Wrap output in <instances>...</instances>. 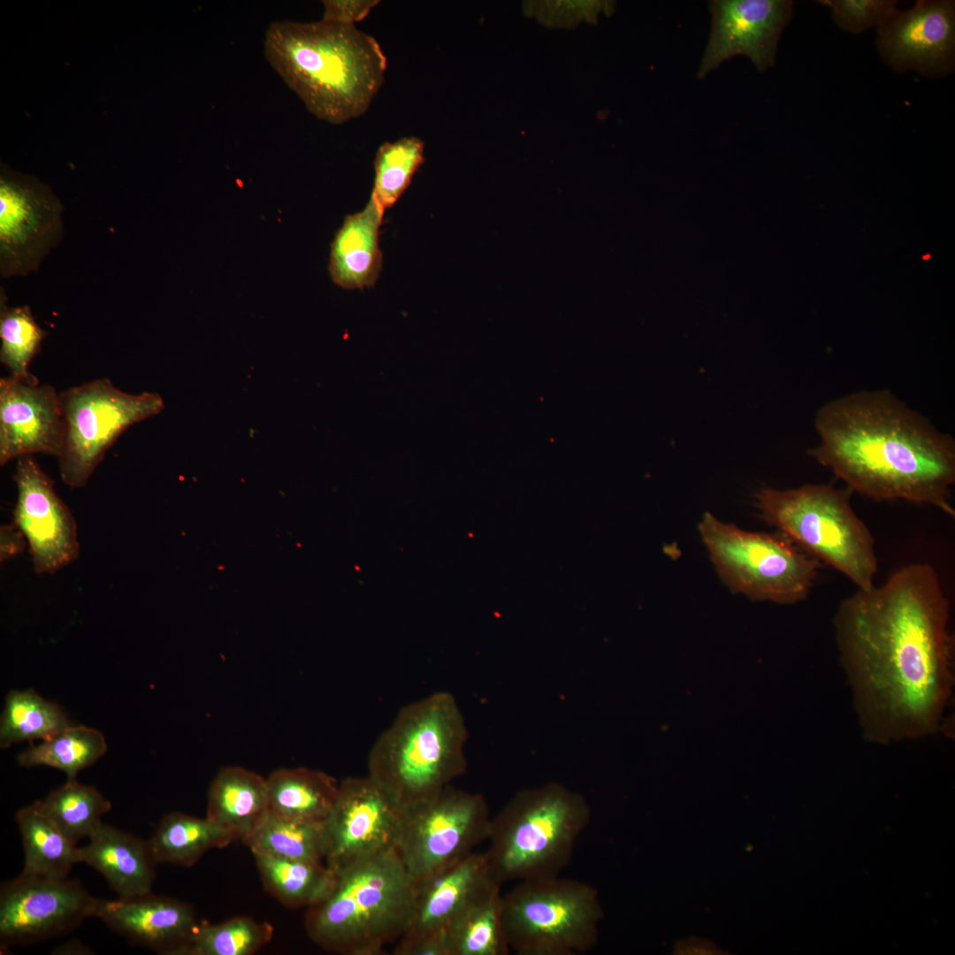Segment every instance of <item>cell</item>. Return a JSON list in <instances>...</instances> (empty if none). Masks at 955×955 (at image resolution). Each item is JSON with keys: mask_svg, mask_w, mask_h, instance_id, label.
I'll return each mask as SVG.
<instances>
[{"mask_svg": "<svg viewBox=\"0 0 955 955\" xmlns=\"http://www.w3.org/2000/svg\"><path fill=\"white\" fill-rule=\"evenodd\" d=\"M950 616L939 575L923 562L841 601L835 639L866 740H918L944 728L954 686Z\"/></svg>", "mask_w": 955, "mask_h": 955, "instance_id": "1", "label": "cell"}, {"mask_svg": "<svg viewBox=\"0 0 955 955\" xmlns=\"http://www.w3.org/2000/svg\"><path fill=\"white\" fill-rule=\"evenodd\" d=\"M819 445L810 455L875 501L928 504L955 516V443L888 390L833 400L816 413Z\"/></svg>", "mask_w": 955, "mask_h": 955, "instance_id": "2", "label": "cell"}, {"mask_svg": "<svg viewBox=\"0 0 955 955\" xmlns=\"http://www.w3.org/2000/svg\"><path fill=\"white\" fill-rule=\"evenodd\" d=\"M264 55L317 118L340 125L365 113L381 88L386 57L355 25L279 20L269 25Z\"/></svg>", "mask_w": 955, "mask_h": 955, "instance_id": "3", "label": "cell"}, {"mask_svg": "<svg viewBox=\"0 0 955 955\" xmlns=\"http://www.w3.org/2000/svg\"><path fill=\"white\" fill-rule=\"evenodd\" d=\"M468 731L455 697L432 692L403 707L373 744L368 775L402 809L441 791L467 768Z\"/></svg>", "mask_w": 955, "mask_h": 955, "instance_id": "4", "label": "cell"}, {"mask_svg": "<svg viewBox=\"0 0 955 955\" xmlns=\"http://www.w3.org/2000/svg\"><path fill=\"white\" fill-rule=\"evenodd\" d=\"M413 901L414 878L391 851L336 872L329 895L307 908L305 929L327 951L378 955L405 934Z\"/></svg>", "mask_w": 955, "mask_h": 955, "instance_id": "5", "label": "cell"}, {"mask_svg": "<svg viewBox=\"0 0 955 955\" xmlns=\"http://www.w3.org/2000/svg\"><path fill=\"white\" fill-rule=\"evenodd\" d=\"M591 808L554 782L517 791L492 816L485 852L493 877L509 882L559 875L587 829Z\"/></svg>", "mask_w": 955, "mask_h": 955, "instance_id": "6", "label": "cell"}, {"mask_svg": "<svg viewBox=\"0 0 955 955\" xmlns=\"http://www.w3.org/2000/svg\"><path fill=\"white\" fill-rule=\"evenodd\" d=\"M852 493L830 484L762 488L755 506L768 524L805 553L868 590L878 569L875 542L851 505Z\"/></svg>", "mask_w": 955, "mask_h": 955, "instance_id": "7", "label": "cell"}, {"mask_svg": "<svg viewBox=\"0 0 955 955\" xmlns=\"http://www.w3.org/2000/svg\"><path fill=\"white\" fill-rule=\"evenodd\" d=\"M603 917L593 886L560 875L516 882L501 895L504 936L517 955L586 953Z\"/></svg>", "mask_w": 955, "mask_h": 955, "instance_id": "8", "label": "cell"}, {"mask_svg": "<svg viewBox=\"0 0 955 955\" xmlns=\"http://www.w3.org/2000/svg\"><path fill=\"white\" fill-rule=\"evenodd\" d=\"M702 540L722 581L753 600L791 604L807 598L821 563L782 534L751 532L706 514Z\"/></svg>", "mask_w": 955, "mask_h": 955, "instance_id": "9", "label": "cell"}, {"mask_svg": "<svg viewBox=\"0 0 955 955\" xmlns=\"http://www.w3.org/2000/svg\"><path fill=\"white\" fill-rule=\"evenodd\" d=\"M64 440L57 457L60 477L71 488L85 486L106 452L132 425L163 411L157 393H129L102 378L59 393Z\"/></svg>", "mask_w": 955, "mask_h": 955, "instance_id": "10", "label": "cell"}, {"mask_svg": "<svg viewBox=\"0 0 955 955\" xmlns=\"http://www.w3.org/2000/svg\"><path fill=\"white\" fill-rule=\"evenodd\" d=\"M492 815L485 798L450 785L403 810L395 852L414 879L455 863L487 840Z\"/></svg>", "mask_w": 955, "mask_h": 955, "instance_id": "11", "label": "cell"}, {"mask_svg": "<svg viewBox=\"0 0 955 955\" xmlns=\"http://www.w3.org/2000/svg\"><path fill=\"white\" fill-rule=\"evenodd\" d=\"M99 902L79 880L20 873L0 888L1 951L74 930L96 917Z\"/></svg>", "mask_w": 955, "mask_h": 955, "instance_id": "12", "label": "cell"}, {"mask_svg": "<svg viewBox=\"0 0 955 955\" xmlns=\"http://www.w3.org/2000/svg\"><path fill=\"white\" fill-rule=\"evenodd\" d=\"M403 810L368 775L339 782L325 820V864L335 873L395 851Z\"/></svg>", "mask_w": 955, "mask_h": 955, "instance_id": "13", "label": "cell"}, {"mask_svg": "<svg viewBox=\"0 0 955 955\" xmlns=\"http://www.w3.org/2000/svg\"><path fill=\"white\" fill-rule=\"evenodd\" d=\"M13 480V523L27 539L34 572L53 575L79 558L76 520L33 455L16 459Z\"/></svg>", "mask_w": 955, "mask_h": 955, "instance_id": "14", "label": "cell"}, {"mask_svg": "<svg viewBox=\"0 0 955 955\" xmlns=\"http://www.w3.org/2000/svg\"><path fill=\"white\" fill-rule=\"evenodd\" d=\"M61 202L47 190L4 176L0 182V273L35 271L64 234Z\"/></svg>", "mask_w": 955, "mask_h": 955, "instance_id": "15", "label": "cell"}, {"mask_svg": "<svg viewBox=\"0 0 955 955\" xmlns=\"http://www.w3.org/2000/svg\"><path fill=\"white\" fill-rule=\"evenodd\" d=\"M875 44L882 61L898 73L914 71L940 78L955 64V2L919 0L898 10L876 29Z\"/></svg>", "mask_w": 955, "mask_h": 955, "instance_id": "16", "label": "cell"}, {"mask_svg": "<svg viewBox=\"0 0 955 955\" xmlns=\"http://www.w3.org/2000/svg\"><path fill=\"white\" fill-rule=\"evenodd\" d=\"M791 0H713L712 27L698 77L745 56L764 73L775 65L778 43L793 14Z\"/></svg>", "mask_w": 955, "mask_h": 955, "instance_id": "17", "label": "cell"}, {"mask_svg": "<svg viewBox=\"0 0 955 955\" xmlns=\"http://www.w3.org/2000/svg\"><path fill=\"white\" fill-rule=\"evenodd\" d=\"M64 440L59 393L50 385L0 378V464L23 455L58 456Z\"/></svg>", "mask_w": 955, "mask_h": 955, "instance_id": "18", "label": "cell"}, {"mask_svg": "<svg viewBox=\"0 0 955 955\" xmlns=\"http://www.w3.org/2000/svg\"><path fill=\"white\" fill-rule=\"evenodd\" d=\"M496 883L499 882L490 872L485 852H472L455 863L414 879L411 919L398 944L445 937L446 930L459 914Z\"/></svg>", "mask_w": 955, "mask_h": 955, "instance_id": "19", "label": "cell"}, {"mask_svg": "<svg viewBox=\"0 0 955 955\" xmlns=\"http://www.w3.org/2000/svg\"><path fill=\"white\" fill-rule=\"evenodd\" d=\"M96 917L131 943L165 955H174L198 926L191 905L152 891L100 899Z\"/></svg>", "mask_w": 955, "mask_h": 955, "instance_id": "20", "label": "cell"}, {"mask_svg": "<svg viewBox=\"0 0 955 955\" xmlns=\"http://www.w3.org/2000/svg\"><path fill=\"white\" fill-rule=\"evenodd\" d=\"M100 873L118 898H128L152 891L155 862L145 841L111 825L102 823L80 848V863Z\"/></svg>", "mask_w": 955, "mask_h": 955, "instance_id": "21", "label": "cell"}, {"mask_svg": "<svg viewBox=\"0 0 955 955\" xmlns=\"http://www.w3.org/2000/svg\"><path fill=\"white\" fill-rule=\"evenodd\" d=\"M385 210L371 195L364 209L347 215L331 243L329 273L344 289L373 286L382 269L379 227Z\"/></svg>", "mask_w": 955, "mask_h": 955, "instance_id": "22", "label": "cell"}, {"mask_svg": "<svg viewBox=\"0 0 955 955\" xmlns=\"http://www.w3.org/2000/svg\"><path fill=\"white\" fill-rule=\"evenodd\" d=\"M267 812L266 778L241 767L218 770L208 792L207 819L243 841Z\"/></svg>", "mask_w": 955, "mask_h": 955, "instance_id": "23", "label": "cell"}, {"mask_svg": "<svg viewBox=\"0 0 955 955\" xmlns=\"http://www.w3.org/2000/svg\"><path fill=\"white\" fill-rule=\"evenodd\" d=\"M268 809L285 819L325 821L334 806L339 782L309 768H281L267 778Z\"/></svg>", "mask_w": 955, "mask_h": 955, "instance_id": "24", "label": "cell"}, {"mask_svg": "<svg viewBox=\"0 0 955 955\" xmlns=\"http://www.w3.org/2000/svg\"><path fill=\"white\" fill-rule=\"evenodd\" d=\"M24 850L22 872L50 878H67L80 863V848L42 811L39 801L19 809L15 816Z\"/></svg>", "mask_w": 955, "mask_h": 955, "instance_id": "25", "label": "cell"}, {"mask_svg": "<svg viewBox=\"0 0 955 955\" xmlns=\"http://www.w3.org/2000/svg\"><path fill=\"white\" fill-rule=\"evenodd\" d=\"M264 888L288 907H310L334 887L336 873L326 864L252 853Z\"/></svg>", "mask_w": 955, "mask_h": 955, "instance_id": "26", "label": "cell"}, {"mask_svg": "<svg viewBox=\"0 0 955 955\" xmlns=\"http://www.w3.org/2000/svg\"><path fill=\"white\" fill-rule=\"evenodd\" d=\"M501 885L471 902L445 932L447 955H508L501 921Z\"/></svg>", "mask_w": 955, "mask_h": 955, "instance_id": "27", "label": "cell"}, {"mask_svg": "<svg viewBox=\"0 0 955 955\" xmlns=\"http://www.w3.org/2000/svg\"><path fill=\"white\" fill-rule=\"evenodd\" d=\"M233 841L231 835L206 817L172 812L164 816L148 843L157 864L191 867L209 850L225 847Z\"/></svg>", "mask_w": 955, "mask_h": 955, "instance_id": "28", "label": "cell"}, {"mask_svg": "<svg viewBox=\"0 0 955 955\" xmlns=\"http://www.w3.org/2000/svg\"><path fill=\"white\" fill-rule=\"evenodd\" d=\"M252 853L322 863L326 852L325 821L285 819L269 811L242 841Z\"/></svg>", "mask_w": 955, "mask_h": 955, "instance_id": "29", "label": "cell"}, {"mask_svg": "<svg viewBox=\"0 0 955 955\" xmlns=\"http://www.w3.org/2000/svg\"><path fill=\"white\" fill-rule=\"evenodd\" d=\"M72 724L57 704L44 699L33 689L10 691L0 720V746L47 740Z\"/></svg>", "mask_w": 955, "mask_h": 955, "instance_id": "30", "label": "cell"}, {"mask_svg": "<svg viewBox=\"0 0 955 955\" xmlns=\"http://www.w3.org/2000/svg\"><path fill=\"white\" fill-rule=\"evenodd\" d=\"M107 751L104 736L97 730L72 724L40 745H31L17 756L20 767L46 766L65 773L67 779L93 765Z\"/></svg>", "mask_w": 955, "mask_h": 955, "instance_id": "31", "label": "cell"}, {"mask_svg": "<svg viewBox=\"0 0 955 955\" xmlns=\"http://www.w3.org/2000/svg\"><path fill=\"white\" fill-rule=\"evenodd\" d=\"M38 801L42 811L75 844L88 838L103 823V815L111 809V803L96 787L76 779H67Z\"/></svg>", "mask_w": 955, "mask_h": 955, "instance_id": "32", "label": "cell"}, {"mask_svg": "<svg viewBox=\"0 0 955 955\" xmlns=\"http://www.w3.org/2000/svg\"><path fill=\"white\" fill-rule=\"evenodd\" d=\"M273 928L249 917L199 925L174 955H251L267 944Z\"/></svg>", "mask_w": 955, "mask_h": 955, "instance_id": "33", "label": "cell"}, {"mask_svg": "<svg viewBox=\"0 0 955 955\" xmlns=\"http://www.w3.org/2000/svg\"><path fill=\"white\" fill-rule=\"evenodd\" d=\"M0 297V362L11 377L39 385L28 366L40 351L47 332L36 323L28 306L9 307L3 287Z\"/></svg>", "mask_w": 955, "mask_h": 955, "instance_id": "34", "label": "cell"}, {"mask_svg": "<svg viewBox=\"0 0 955 955\" xmlns=\"http://www.w3.org/2000/svg\"><path fill=\"white\" fill-rule=\"evenodd\" d=\"M424 143L416 137H403L382 144L377 151L371 195L386 211L398 201L424 163Z\"/></svg>", "mask_w": 955, "mask_h": 955, "instance_id": "35", "label": "cell"}, {"mask_svg": "<svg viewBox=\"0 0 955 955\" xmlns=\"http://www.w3.org/2000/svg\"><path fill=\"white\" fill-rule=\"evenodd\" d=\"M830 10L835 24L843 31L860 34L883 25L898 9L896 0H819Z\"/></svg>", "mask_w": 955, "mask_h": 955, "instance_id": "36", "label": "cell"}, {"mask_svg": "<svg viewBox=\"0 0 955 955\" xmlns=\"http://www.w3.org/2000/svg\"><path fill=\"white\" fill-rule=\"evenodd\" d=\"M379 1L376 0H325L323 20L355 25L365 19Z\"/></svg>", "mask_w": 955, "mask_h": 955, "instance_id": "37", "label": "cell"}, {"mask_svg": "<svg viewBox=\"0 0 955 955\" xmlns=\"http://www.w3.org/2000/svg\"><path fill=\"white\" fill-rule=\"evenodd\" d=\"M27 539L23 533L12 523L2 525L0 528V562H4L20 554L26 546Z\"/></svg>", "mask_w": 955, "mask_h": 955, "instance_id": "38", "label": "cell"}]
</instances>
